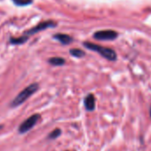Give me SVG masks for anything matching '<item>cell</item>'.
Masks as SVG:
<instances>
[{
  "mask_svg": "<svg viewBox=\"0 0 151 151\" xmlns=\"http://www.w3.org/2000/svg\"><path fill=\"white\" fill-rule=\"evenodd\" d=\"M53 38L58 40L59 42H60L62 45H68L73 41V38L70 36L66 35V34H60V33L55 34L53 36Z\"/></svg>",
  "mask_w": 151,
  "mask_h": 151,
  "instance_id": "obj_7",
  "label": "cell"
},
{
  "mask_svg": "<svg viewBox=\"0 0 151 151\" xmlns=\"http://www.w3.org/2000/svg\"><path fill=\"white\" fill-rule=\"evenodd\" d=\"M1 128H2V126H0V129H1Z\"/></svg>",
  "mask_w": 151,
  "mask_h": 151,
  "instance_id": "obj_14",
  "label": "cell"
},
{
  "mask_svg": "<svg viewBox=\"0 0 151 151\" xmlns=\"http://www.w3.org/2000/svg\"><path fill=\"white\" fill-rule=\"evenodd\" d=\"M28 37H27V35H26V37L23 36V37H19V38H12L10 42L12 44H14V45H22V44H23L24 42H26L28 40Z\"/></svg>",
  "mask_w": 151,
  "mask_h": 151,
  "instance_id": "obj_10",
  "label": "cell"
},
{
  "mask_svg": "<svg viewBox=\"0 0 151 151\" xmlns=\"http://www.w3.org/2000/svg\"><path fill=\"white\" fill-rule=\"evenodd\" d=\"M40 116L38 114H35L31 116H29L28 119H26L19 127V132L20 133H25L28 131H29L30 129H32L35 124L37 123V121L39 120Z\"/></svg>",
  "mask_w": 151,
  "mask_h": 151,
  "instance_id": "obj_3",
  "label": "cell"
},
{
  "mask_svg": "<svg viewBox=\"0 0 151 151\" xmlns=\"http://www.w3.org/2000/svg\"><path fill=\"white\" fill-rule=\"evenodd\" d=\"M85 47H86L89 50L94 51L98 53H100L102 57H104L105 59L114 61L116 60V53L114 50L108 48V47H104V46H101L99 45H95L90 42H86L84 43Z\"/></svg>",
  "mask_w": 151,
  "mask_h": 151,
  "instance_id": "obj_2",
  "label": "cell"
},
{
  "mask_svg": "<svg viewBox=\"0 0 151 151\" xmlns=\"http://www.w3.org/2000/svg\"><path fill=\"white\" fill-rule=\"evenodd\" d=\"M70 54L73 55L74 57H77V58H81L83 56H85V52L80 50V49H77V48H74L70 50Z\"/></svg>",
  "mask_w": 151,
  "mask_h": 151,
  "instance_id": "obj_9",
  "label": "cell"
},
{
  "mask_svg": "<svg viewBox=\"0 0 151 151\" xmlns=\"http://www.w3.org/2000/svg\"><path fill=\"white\" fill-rule=\"evenodd\" d=\"M56 25H57V24H56L54 22H52V21L43 22L38 23L36 27H34V28L29 29L28 31H26L25 34H26L27 36H29V35H33V34H36V33H37V32L42 31V30H45V29H48V28L55 27Z\"/></svg>",
  "mask_w": 151,
  "mask_h": 151,
  "instance_id": "obj_5",
  "label": "cell"
},
{
  "mask_svg": "<svg viewBox=\"0 0 151 151\" xmlns=\"http://www.w3.org/2000/svg\"><path fill=\"white\" fill-rule=\"evenodd\" d=\"M85 107L88 111H93L95 109V97L93 94H88L84 101Z\"/></svg>",
  "mask_w": 151,
  "mask_h": 151,
  "instance_id": "obj_6",
  "label": "cell"
},
{
  "mask_svg": "<svg viewBox=\"0 0 151 151\" xmlns=\"http://www.w3.org/2000/svg\"><path fill=\"white\" fill-rule=\"evenodd\" d=\"M38 90V84L34 83L29 85L28 87H26L23 91H22L15 98L14 100L12 101L11 103V107L15 108L18 107L20 105H22L24 101H26L31 95H33Z\"/></svg>",
  "mask_w": 151,
  "mask_h": 151,
  "instance_id": "obj_1",
  "label": "cell"
},
{
  "mask_svg": "<svg viewBox=\"0 0 151 151\" xmlns=\"http://www.w3.org/2000/svg\"><path fill=\"white\" fill-rule=\"evenodd\" d=\"M149 113H150V116H151V108H150V109H149Z\"/></svg>",
  "mask_w": 151,
  "mask_h": 151,
  "instance_id": "obj_13",
  "label": "cell"
},
{
  "mask_svg": "<svg viewBox=\"0 0 151 151\" xmlns=\"http://www.w3.org/2000/svg\"><path fill=\"white\" fill-rule=\"evenodd\" d=\"M13 2L19 6H29L32 3V0H13Z\"/></svg>",
  "mask_w": 151,
  "mask_h": 151,
  "instance_id": "obj_11",
  "label": "cell"
},
{
  "mask_svg": "<svg viewBox=\"0 0 151 151\" xmlns=\"http://www.w3.org/2000/svg\"><path fill=\"white\" fill-rule=\"evenodd\" d=\"M60 133H61V131L60 130V129H55L54 131H52L50 134H49V139H56V138H58L60 135Z\"/></svg>",
  "mask_w": 151,
  "mask_h": 151,
  "instance_id": "obj_12",
  "label": "cell"
},
{
  "mask_svg": "<svg viewBox=\"0 0 151 151\" xmlns=\"http://www.w3.org/2000/svg\"><path fill=\"white\" fill-rule=\"evenodd\" d=\"M118 33L114 30H100L93 34V37L98 40H114L117 37Z\"/></svg>",
  "mask_w": 151,
  "mask_h": 151,
  "instance_id": "obj_4",
  "label": "cell"
},
{
  "mask_svg": "<svg viewBox=\"0 0 151 151\" xmlns=\"http://www.w3.org/2000/svg\"><path fill=\"white\" fill-rule=\"evenodd\" d=\"M49 63L53 66H62L65 63V60L60 57H53L49 60Z\"/></svg>",
  "mask_w": 151,
  "mask_h": 151,
  "instance_id": "obj_8",
  "label": "cell"
}]
</instances>
